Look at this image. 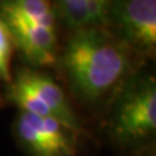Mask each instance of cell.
<instances>
[{"instance_id": "cell-9", "label": "cell", "mask_w": 156, "mask_h": 156, "mask_svg": "<svg viewBox=\"0 0 156 156\" xmlns=\"http://www.w3.org/2000/svg\"><path fill=\"white\" fill-rule=\"evenodd\" d=\"M13 39L7 25L0 18V81H12L11 61L13 55Z\"/></svg>"}, {"instance_id": "cell-3", "label": "cell", "mask_w": 156, "mask_h": 156, "mask_svg": "<svg viewBox=\"0 0 156 156\" xmlns=\"http://www.w3.org/2000/svg\"><path fill=\"white\" fill-rule=\"evenodd\" d=\"M156 130V86L152 78L138 80L121 95L112 121L119 140L131 142Z\"/></svg>"}, {"instance_id": "cell-7", "label": "cell", "mask_w": 156, "mask_h": 156, "mask_svg": "<svg viewBox=\"0 0 156 156\" xmlns=\"http://www.w3.org/2000/svg\"><path fill=\"white\" fill-rule=\"evenodd\" d=\"M21 16L41 26L55 29V11L50 0H4Z\"/></svg>"}, {"instance_id": "cell-4", "label": "cell", "mask_w": 156, "mask_h": 156, "mask_svg": "<svg viewBox=\"0 0 156 156\" xmlns=\"http://www.w3.org/2000/svg\"><path fill=\"white\" fill-rule=\"evenodd\" d=\"M0 18L7 25L17 47L29 62L37 66L55 64L57 60L56 29L41 26L21 16L18 12L0 0Z\"/></svg>"}, {"instance_id": "cell-5", "label": "cell", "mask_w": 156, "mask_h": 156, "mask_svg": "<svg viewBox=\"0 0 156 156\" xmlns=\"http://www.w3.org/2000/svg\"><path fill=\"white\" fill-rule=\"evenodd\" d=\"M66 129L55 117H39L21 112L17 133L37 156H66L73 152Z\"/></svg>"}, {"instance_id": "cell-2", "label": "cell", "mask_w": 156, "mask_h": 156, "mask_svg": "<svg viewBox=\"0 0 156 156\" xmlns=\"http://www.w3.org/2000/svg\"><path fill=\"white\" fill-rule=\"evenodd\" d=\"M105 29L136 55L156 48V0H109Z\"/></svg>"}, {"instance_id": "cell-1", "label": "cell", "mask_w": 156, "mask_h": 156, "mask_svg": "<svg viewBox=\"0 0 156 156\" xmlns=\"http://www.w3.org/2000/svg\"><path fill=\"white\" fill-rule=\"evenodd\" d=\"M131 53L105 27L90 26L72 31L56 62L73 92L86 103H96L128 74Z\"/></svg>"}, {"instance_id": "cell-10", "label": "cell", "mask_w": 156, "mask_h": 156, "mask_svg": "<svg viewBox=\"0 0 156 156\" xmlns=\"http://www.w3.org/2000/svg\"><path fill=\"white\" fill-rule=\"evenodd\" d=\"M92 2H98V3H100V4H104V5H108L109 0H92Z\"/></svg>"}, {"instance_id": "cell-8", "label": "cell", "mask_w": 156, "mask_h": 156, "mask_svg": "<svg viewBox=\"0 0 156 156\" xmlns=\"http://www.w3.org/2000/svg\"><path fill=\"white\" fill-rule=\"evenodd\" d=\"M55 2L61 21L72 31L91 26L89 0H55Z\"/></svg>"}, {"instance_id": "cell-6", "label": "cell", "mask_w": 156, "mask_h": 156, "mask_svg": "<svg viewBox=\"0 0 156 156\" xmlns=\"http://www.w3.org/2000/svg\"><path fill=\"white\" fill-rule=\"evenodd\" d=\"M16 78L21 81L26 87H29L44 103L52 116L57 121H60L66 130H80L78 120L66 99L64 91L60 89V86L52 78L41 72L31 70L27 68L20 70L16 74Z\"/></svg>"}]
</instances>
